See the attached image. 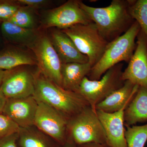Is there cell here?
<instances>
[{"mask_svg":"<svg viewBox=\"0 0 147 147\" xmlns=\"http://www.w3.org/2000/svg\"><path fill=\"white\" fill-rule=\"evenodd\" d=\"M130 3V0H113L108 6L96 7L79 2L81 8L108 42L126 32L135 22L129 13Z\"/></svg>","mask_w":147,"mask_h":147,"instance_id":"cell-1","label":"cell"},{"mask_svg":"<svg viewBox=\"0 0 147 147\" xmlns=\"http://www.w3.org/2000/svg\"><path fill=\"white\" fill-rule=\"evenodd\" d=\"M33 96L38 101L54 108L69 119L90 105L78 93L63 88L47 79L38 69L35 74Z\"/></svg>","mask_w":147,"mask_h":147,"instance_id":"cell-2","label":"cell"},{"mask_svg":"<svg viewBox=\"0 0 147 147\" xmlns=\"http://www.w3.org/2000/svg\"><path fill=\"white\" fill-rule=\"evenodd\" d=\"M140 30L139 24L135 21L126 32L109 42L102 57L92 67L87 77L90 80H99L114 66L122 61L128 63L137 47L135 39Z\"/></svg>","mask_w":147,"mask_h":147,"instance_id":"cell-3","label":"cell"},{"mask_svg":"<svg viewBox=\"0 0 147 147\" xmlns=\"http://www.w3.org/2000/svg\"><path fill=\"white\" fill-rule=\"evenodd\" d=\"M67 131L76 144H107L104 128L96 111L88 105L68 120Z\"/></svg>","mask_w":147,"mask_h":147,"instance_id":"cell-4","label":"cell"},{"mask_svg":"<svg viewBox=\"0 0 147 147\" xmlns=\"http://www.w3.org/2000/svg\"><path fill=\"white\" fill-rule=\"evenodd\" d=\"M61 30L70 38L79 51L86 56L92 67L99 60L109 43L92 22L77 24Z\"/></svg>","mask_w":147,"mask_h":147,"instance_id":"cell-5","label":"cell"},{"mask_svg":"<svg viewBox=\"0 0 147 147\" xmlns=\"http://www.w3.org/2000/svg\"><path fill=\"white\" fill-rule=\"evenodd\" d=\"M123 63L111 67L98 80H90L86 77L83 79L78 93L84 98L94 110L98 104L109 95L123 86L121 79Z\"/></svg>","mask_w":147,"mask_h":147,"instance_id":"cell-6","label":"cell"},{"mask_svg":"<svg viewBox=\"0 0 147 147\" xmlns=\"http://www.w3.org/2000/svg\"><path fill=\"white\" fill-rule=\"evenodd\" d=\"M80 1L69 0L61 6L47 10L40 21L43 29L55 28L63 30L77 24L92 21L80 6Z\"/></svg>","mask_w":147,"mask_h":147,"instance_id":"cell-7","label":"cell"},{"mask_svg":"<svg viewBox=\"0 0 147 147\" xmlns=\"http://www.w3.org/2000/svg\"><path fill=\"white\" fill-rule=\"evenodd\" d=\"M42 31L30 49L36 58L38 71L47 79L62 87V64L48 35Z\"/></svg>","mask_w":147,"mask_h":147,"instance_id":"cell-8","label":"cell"},{"mask_svg":"<svg viewBox=\"0 0 147 147\" xmlns=\"http://www.w3.org/2000/svg\"><path fill=\"white\" fill-rule=\"evenodd\" d=\"M38 103L34 125L63 145L67 139V132L69 119L44 102L38 101Z\"/></svg>","mask_w":147,"mask_h":147,"instance_id":"cell-9","label":"cell"},{"mask_svg":"<svg viewBox=\"0 0 147 147\" xmlns=\"http://www.w3.org/2000/svg\"><path fill=\"white\" fill-rule=\"evenodd\" d=\"M26 66L6 70L0 92L7 99L22 98L34 94L35 74Z\"/></svg>","mask_w":147,"mask_h":147,"instance_id":"cell-10","label":"cell"},{"mask_svg":"<svg viewBox=\"0 0 147 147\" xmlns=\"http://www.w3.org/2000/svg\"><path fill=\"white\" fill-rule=\"evenodd\" d=\"M137 38L136 49L127 67L123 71L121 79L147 89V39L141 30Z\"/></svg>","mask_w":147,"mask_h":147,"instance_id":"cell-11","label":"cell"},{"mask_svg":"<svg viewBox=\"0 0 147 147\" xmlns=\"http://www.w3.org/2000/svg\"><path fill=\"white\" fill-rule=\"evenodd\" d=\"M38 101L33 96L7 99L3 114L11 119L21 128L34 125Z\"/></svg>","mask_w":147,"mask_h":147,"instance_id":"cell-12","label":"cell"},{"mask_svg":"<svg viewBox=\"0 0 147 147\" xmlns=\"http://www.w3.org/2000/svg\"><path fill=\"white\" fill-rule=\"evenodd\" d=\"M127 107L112 113L96 110L105 131L107 144L110 147H127L124 121V113Z\"/></svg>","mask_w":147,"mask_h":147,"instance_id":"cell-13","label":"cell"},{"mask_svg":"<svg viewBox=\"0 0 147 147\" xmlns=\"http://www.w3.org/2000/svg\"><path fill=\"white\" fill-rule=\"evenodd\" d=\"M48 35L62 64L88 62L86 56L79 51L70 38L61 30L50 28Z\"/></svg>","mask_w":147,"mask_h":147,"instance_id":"cell-14","label":"cell"},{"mask_svg":"<svg viewBox=\"0 0 147 147\" xmlns=\"http://www.w3.org/2000/svg\"><path fill=\"white\" fill-rule=\"evenodd\" d=\"M0 29L5 44L26 47L29 49L34 44L42 31L40 29L22 28L8 21L1 22Z\"/></svg>","mask_w":147,"mask_h":147,"instance_id":"cell-15","label":"cell"},{"mask_svg":"<svg viewBox=\"0 0 147 147\" xmlns=\"http://www.w3.org/2000/svg\"><path fill=\"white\" fill-rule=\"evenodd\" d=\"M35 56L31 50L10 45L0 51V69L9 70L22 66H37Z\"/></svg>","mask_w":147,"mask_h":147,"instance_id":"cell-16","label":"cell"},{"mask_svg":"<svg viewBox=\"0 0 147 147\" xmlns=\"http://www.w3.org/2000/svg\"><path fill=\"white\" fill-rule=\"evenodd\" d=\"M139 88V86L129 81H125L122 86L98 104L96 106V110L109 113L117 112L128 105Z\"/></svg>","mask_w":147,"mask_h":147,"instance_id":"cell-17","label":"cell"},{"mask_svg":"<svg viewBox=\"0 0 147 147\" xmlns=\"http://www.w3.org/2000/svg\"><path fill=\"white\" fill-rule=\"evenodd\" d=\"M124 121L125 126L147 121V89L139 86L134 97L125 110Z\"/></svg>","mask_w":147,"mask_h":147,"instance_id":"cell-18","label":"cell"},{"mask_svg":"<svg viewBox=\"0 0 147 147\" xmlns=\"http://www.w3.org/2000/svg\"><path fill=\"white\" fill-rule=\"evenodd\" d=\"M92 67L89 62L62 64V87L65 90L78 93L83 79L87 77Z\"/></svg>","mask_w":147,"mask_h":147,"instance_id":"cell-19","label":"cell"},{"mask_svg":"<svg viewBox=\"0 0 147 147\" xmlns=\"http://www.w3.org/2000/svg\"><path fill=\"white\" fill-rule=\"evenodd\" d=\"M36 11L21 6L11 18L7 21L18 26L30 29H40L38 25Z\"/></svg>","mask_w":147,"mask_h":147,"instance_id":"cell-20","label":"cell"},{"mask_svg":"<svg viewBox=\"0 0 147 147\" xmlns=\"http://www.w3.org/2000/svg\"><path fill=\"white\" fill-rule=\"evenodd\" d=\"M125 132L127 147H144L147 141V124L126 126Z\"/></svg>","mask_w":147,"mask_h":147,"instance_id":"cell-21","label":"cell"},{"mask_svg":"<svg viewBox=\"0 0 147 147\" xmlns=\"http://www.w3.org/2000/svg\"><path fill=\"white\" fill-rule=\"evenodd\" d=\"M18 142L21 147H52L44 137L28 128H22L19 131Z\"/></svg>","mask_w":147,"mask_h":147,"instance_id":"cell-22","label":"cell"},{"mask_svg":"<svg viewBox=\"0 0 147 147\" xmlns=\"http://www.w3.org/2000/svg\"><path fill=\"white\" fill-rule=\"evenodd\" d=\"M129 13L147 39V0H130Z\"/></svg>","mask_w":147,"mask_h":147,"instance_id":"cell-23","label":"cell"},{"mask_svg":"<svg viewBox=\"0 0 147 147\" xmlns=\"http://www.w3.org/2000/svg\"><path fill=\"white\" fill-rule=\"evenodd\" d=\"M21 6L17 0H1L0 22L8 21Z\"/></svg>","mask_w":147,"mask_h":147,"instance_id":"cell-24","label":"cell"},{"mask_svg":"<svg viewBox=\"0 0 147 147\" xmlns=\"http://www.w3.org/2000/svg\"><path fill=\"white\" fill-rule=\"evenodd\" d=\"M21 127L3 114H0V139L15 133H19Z\"/></svg>","mask_w":147,"mask_h":147,"instance_id":"cell-25","label":"cell"},{"mask_svg":"<svg viewBox=\"0 0 147 147\" xmlns=\"http://www.w3.org/2000/svg\"><path fill=\"white\" fill-rule=\"evenodd\" d=\"M21 5L27 7L37 11L40 9L45 7L50 1L46 0H17Z\"/></svg>","mask_w":147,"mask_h":147,"instance_id":"cell-26","label":"cell"},{"mask_svg":"<svg viewBox=\"0 0 147 147\" xmlns=\"http://www.w3.org/2000/svg\"><path fill=\"white\" fill-rule=\"evenodd\" d=\"M18 133H15L0 139V147H18Z\"/></svg>","mask_w":147,"mask_h":147,"instance_id":"cell-27","label":"cell"},{"mask_svg":"<svg viewBox=\"0 0 147 147\" xmlns=\"http://www.w3.org/2000/svg\"><path fill=\"white\" fill-rule=\"evenodd\" d=\"M79 147H110L107 144L90 143L84 144L79 145Z\"/></svg>","mask_w":147,"mask_h":147,"instance_id":"cell-28","label":"cell"},{"mask_svg":"<svg viewBox=\"0 0 147 147\" xmlns=\"http://www.w3.org/2000/svg\"><path fill=\"white\" fill-rule=\"evenodd\" d=\"M6 100L7 98L0 92V114L3 113Z\"/></svg>","mask_w":147,"mask_h":147,"instance_id":"cell-29","label":"cell"},{"mask_svg":"<svg viewBox=\"0 0 147 147\" xmlns=\"http://www.w3.org/2000/svg\"><path fill=\"white\" fill-rule=\"evenodd\" d=\"M76 145L71 137L69 136L67 137L66 142L63 145V147H76Z\"/></svg>","mask_w":147,"mask_h":147,"instance_id":"cell-30","label":"cell"},{"mask_svg":"<svg viewBox=\"0 0 147 147\" xmlns=\"http://www.w3.org/2000/svg\"><path fill=\"white\" fill-rule=\"evenodd\" d=\"M1 22H0V26ZM5 43L3 39L2 36L1 34V29H0V51L2 50L5 46Z\"/></svg>","mask_w":147,"mask_h":147,"instance_id":"cell-31","label":"cell"},{"mask_svg":"<svg viewBox=\"0 0 147 147\" xmlns=\"http://www.w3.org/2000/svg\"><path fill=\"white\" fill-rule=\"evenodd\" d=\"M5 71L6 70L0 69V87H1L2 83L4 76L5 74Z\"/></svg>","mask_w":147,"mask_h":147,"instance_id":"cell-32","label":"cell"}]
</instances>
